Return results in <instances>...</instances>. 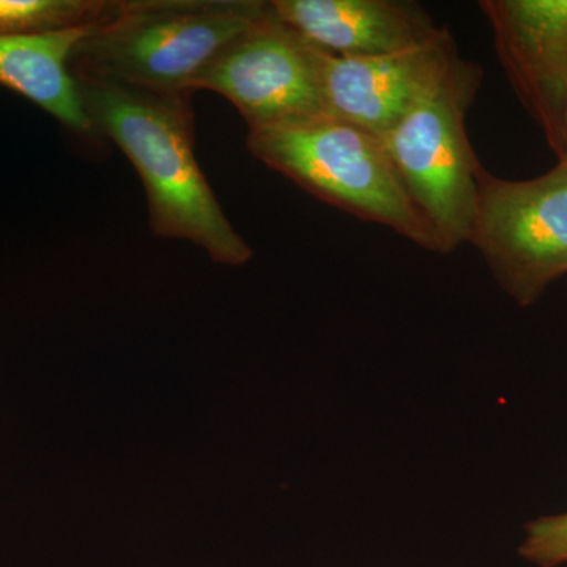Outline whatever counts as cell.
<instances>
[{"label": "cell", "instance_id": "277c9868", "mask_svg": "<svg viewBox=\"0 0 567 567\" xmlns=\"http://www.w3.org/2000/svg\"><path fill=\"white\" fill-rule=\"evenodd\" d=\"M483 82L476 63L458 59L443 84L380 136L405 192L434 230L440 252L468 244L481 164L466 114Z\"/></svg>", "mask_w": 567, "mask_h": 567}, {"label": "cell", "instance_id": "5b68a950", "mask_svg": "<svg viewBox=\"0 0 567 567\" xmlns=\"http://www.w3.org/2000/svg\"><path fill=\"white\" fill-rule=\"evenodd\" d=\"M468 244L514 303L535 305L567 275V155L529 181L481 167Z\"/></svg>", "mask_w": 567, "mask_h": 567}, {"label": "cell", "instance_id": "7c38bea8", "mask_svg": "<svg viewBox=\"0 0 567 567\" xmlns=\"http://www.w3.org/2000/svg\"><path fill=\"white\" fill-rule=\"evenodd\" d=\"M518 555L537 567H558L567 563V513L529 522Z\"/></svg>", "mask_w": 567, "mask_h": 567}, {"label": "cell", "instance_id": "7a4b0ae2", "mask_svg": "<svg viewBox=\"0 0 567 567\" xmlns=\"http://www.w3.org/2000/svg\"><path fill=\"white\" fill-rule=\"evenodd\" d=\"M268 9L265 0H110L70 70L74 80L192 92L205 66Z\"/></svg>", "mask_w": 567, "mask_h": 567}, {"label": "cell", "instance_id": "9c48e42d", "mask_svg": "<svg viewBox=\"0 0 567 567\" xmlns=\"http://www.w3.org/2000/svg\"><path fill=\"white\" fill-rule=\"evenodd\" d=\"M270 7L309 44L342 58L406 50L442 28L412 0H271Z\"/></svg>", "mask_w": 567, "mask_h": 567}, {"label": "cell", "instance_id": "8992f818", "mask_svg": "<svg viewBox=\"0 0 567 567\" xmlns=\"http://www.w3.org/2000/svg\"><path fill=\"white\" fill-rule=\"evenodd\" d=\"M219 93L244 115L248 130L327 114L316 48L268 9L193 81L192 92Z\"/></svg>", "mask_w": 567, "mask_h": 567}, {"label": "cell", "instance_id": "ba28073f", "mask_svg": "<svg viewBox=\"0 0 567 567\" xmlns=\"http://www.w3.org/2000/svg\"><path fill=\"white\" fill-rule=\"evenodd\" d=\"M517 99L558 158L566 156L567 0H481Z\"/></svg>", "mask_w": 567, "mask_h": 567}, {"label": "cell", "instance_id": "8fae6325", "mask_svg": "<svg viewBox=\"0 0 567 567\" xmlns=\"http://www.w3.org/2000/svg\"><path fill=\"white\" fill-rule=\"evenodd\" d=\"M110 0H0V35H43L84 28L103 17Z\"/></svg>", "mask_w": 567, "mask_h": 567}, {"label": "cell", "instance_id": "6da1fadb", "mask_svg": "<svg viewBox=\"0 0 567 567\" xmlns=\"http://www.w3.org/2000/svg\"><path fill=\"white\" fill-rule=\"evenodd\" d=\"M76 82L96 136L114 142L140 174L152 233L192 241L218 264L249 262L251 246L224 215L197 163L192 92Z\"/></svg>", "mask_w": 567, "mask_h": 567}, {"label": "cell", "instance_id": "30bf717a", "mask_svg": "<svg viewBox=\"0 0 567 567\" xmlns=\"http://www.w3.org/2000/svg\"><path fill=\"white\" fill-rule=\"evenodd\" d=\"M91 25L43 35H0V85L20 93L84 140L96 133L85 114L70 58Z\"/></svg>", "mask_w": 567, "mask_h": 567}, {"label": "cell", "instance_id": "3957f363", "mask_svg": "<svg viewBox=\"0 0 567 567\" xmlns=\"http://www.w3.org/2000/svg\"><path fill=\"white\" fill-rule=\"evenodd\" d=\"M246 147L317 199L440 252L434 230L410 199L375 134L324 114L249 130Z\"/></svg>", "mask_w": 567, "mask_h": 567}, {"label": "cell", "instance_id": "52a82bcc", "mask_svg": "<svg viewBox=\"0 0 567 567\" xmlns=\"http://www.w3.org/2000/svg\"><path fill=\"white\" fill-rule=\"evenodd\" d=\"M458 59L446 28L416 47L368 58H342L316 48L324 110L383 136L443 84Z\"/></svg>", "mask_w": 567, "mask_h": 567}, {"label": "cell", "instance_id": "4fadbf2b", "mask_svg": "<svg viewBox=\"0 0 567 567\" xmlns=\"http://www.w3.org/2000/svg\"><path fill=\"white\" fill-rule=\"evenodd\" d=\"M565 132H566V155H567V111H566Z\"/></svg>", "mask_w": 567, "mask_h": 567}]
</instances>
